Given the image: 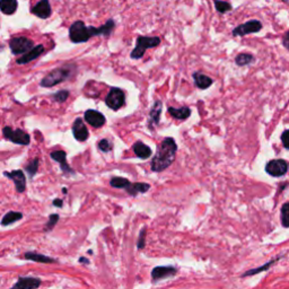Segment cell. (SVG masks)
<instances>
[{"mask_svg":"<svg viewBox=\"0 0 289 289\" xmlns=\"http://www.w3.org/2000/svg\"><path fill=\"white\" fill-rule=\"evenodd\" d=\"M281 141H283L284 147L286 149H289V129L284 131L283 134H281Z\"/></svg>","mask_w":289,"mask_h":289,"instance_id":"e575fe53","label":"cell"},{"mask_svg":"<svg viewBox=\"0 0 289 289\" xmlns=\"http://www.w3.org/2000/svg\"><path fill=\"white\" fill-rule=\"evenodd\" d=\"M253 60H254V58H253V56H252V54L241 53L236 57L235 62H236V65H239V66H246L248 64H251V62H253Z\"/></svg>","mask_w":289,"mask_h":289,"instance_id":"83f0119b","label":"cell"},{"mask_svg":"<svg viewBox=\"0 0 289 289\" xmlns=\"http://www.w3.org/2000/svg\"><path fill=\"white\" fill-rule=\"evenodd\" d=\"M261 28H262L261 22L253 20V21H250V22H246V23H244L242 25H240V26L234 28L233 35L234 36H244V35L252 34V33H257L259 31H261Z\"/></svg>","mask_w":289,"mask_h":289,"instance_id":"9c48e42d","label":"cell"},{"mask_svg":"<svg viewBox=\"0 0 289 289\" xmlns=\"http://www.w3.org/2000/svg\"><path fill=\"white\" fill-rule=\"evenodd\" d=\"M177 273V270L173 267H157L153 270L152 277L154 281L165 279V278H170Z\"/></svg>","mask_w":289,"mask_h":289,"instance_id":"e0dca14e","label":"cell"},{"mask_svg":"<svg viewBox=\"0 0 289 289\" xmlns=\"http://www.w3.org/2000/svg\"><path fill=\"white\" fill-rule=\"evenodd\" d=\"M22 218H23V215H22V213H18V211H9V213H7L2 217L1 225L2 226L12 225V224H14V222L21 221Z\"/></svg>","mask_w":289,"mask_h":289,"instance_id":"484cf974","label":"cell"},{"mask_svg":"<svg viewBox=\"0 0 289 289\" xmlns=\"http://www.w3.org/2000/svg\"><path fill=\"white\" fill-rule=\"evenodd\" d=\"M133 149L134 154H136L139 158H141V159L148 158V157L152 155V149L141 141H137L136 144H133Z\"/></svg>","mask_w":289,"mask_h":289,"instance_id":"ffe728a7","label":"cell"},{"mask_svg":"<svg viewBox=\"0 0 289 289\" xmlns=\"http://www.w3.org/2000/svg\"><path fill=\"white\" fill-rule=\"evenodd\" d=\"M162 102L160 101H156L154 107L152 108L151 112H149V119H148V127L151 129H154V127L156 124L159 123V119H160V113H162Z\"/></svg>","mask_w":289,"mask_h":289,"instance_id":"ac0fdd59","label":"cell"},{"mask_svg":"<svg viewBox=\"0 0 289 289\" xmlns=\"http://www.w3.org/2000/svg\"><path fill=\"white\" fill-rule=\"evenodd\" d=\"M281 1H284L285 3H287V5H289V0H281Z\"/></svg>","mask_w":289,"mask_h":289,"instance_id":"60d3db41","label":"cell"},{"mask_svg":"<svg viewBox=\"0 0 289 289\" xmlns=\"http://www.w3.org/2000/svg\"><path fill=\"white\" fill-rule=\"evenodd\" d=\"M168 112H170V114L173 116V118L178 120H186L191 115V110L188 107H183L180 109L168 108Z\"/></svg>","mask_w":289,"mask_h":289,"instance_id":"cb8c5ba5","label":"cell"},{"mask_svg":"<svg viewBox=\"0 0 289 289\" xmlns=\"http://www.w3.org/2000/svg\"><path fill=\"white\" fill-rule=\"evenodd\" d=\"M193 78H195L196 85L201 89H207L208 87H210L211 84H213V79L209 78V77L201 74V72H196L193 75Z\"/></svg>","mask_w":289,"mask_h":289,"instance_id":"d4e9b609","label":"cell"},{"mask_svg":"<svg viewBox=\"0 0 289 289\" xmlns=\"http://www.w3.org/2000/svg\"><path fill=\"white\" fill-rule=\"evenodd\" d=\"M25 259L31 260V261L39 262V263H56L58 262L56 259L46 257V255H43L41 253H36V252H26L25 253Z\"/></svg>","mask_w":289,"mask_h":289,"instance_id":"44dd1931","label":"cell"},{"mask_svg":"<svg viewBox=\"0 0 289 289\" xmlns=\"http://www.w3.org/2000/svg\"><path fill=\"white\" fill-rule=\"evenodd\" d=\"M58 222H59V215H57V214L50 215L49 221H47V222H46L45 226H44V230H45V232H49V230L53 229L54 226L57 225Z\"/></svg>","mask_w":289,"mask_h":289,"instance_id":"1f68e13d","label":"cell"},{"mask_svg":"<svg viewBox=\"0 0 289 289\" xmlns=\"http://www.w3.org/2000/svg\"><path fill=\"white\" fill-rule=\"evenodd\" d=\"M79 262L80 263H85V265H89V259H86V258H79Z\"/></svg>","mask_w":289,"mask_h":289,"instance_id":"ab89813d","label":"cell"},{"mask_svg":"<svg viewBox=\"0 0 289 289\" xmlns=\"http://www.w3.org/2000/svg\"><path fill=\"white\" fill-rule=\"evenodd\" d=\"M215 7H216V9H217V12L222 13V14H224V13L228 12V10L232 9V6H230L228 2L222 1V0H215Z\"/></svg>","mask_w":289,"mask_h":289,"instance_id":"4dcf8cb0","label":"cell"},{"mask_svg":"<svg viewBox=\"0 0 289 289\" xmlns=\"http://www.w3.org/2000/svg\"><path fill=\"white\" fill-rule=\"evenodd\" d=\"M114 26H115L114 21L110 20L103 25V26H101V27L89 26V28L90 36L93 38V36H97V35H110L112 33L113 28H114Z\"/></svg>","mask_w":289,"mask_h":289,"instance_id":"d6986e66","label":"cell"},{"mask_svg":"<svg viewBox=\"0 0 289 289\" xmlns=\"http://www.w3.org/2000/svg\"><path fill=\"white\" fill-rule=\"evenodd\" d=\"M2 133H3V137H5L7 140L12 141L14 144H17V145L26 146L30 144L31 141L30 134L24 133V131L21 129L14 130L10 127H5L2 130Z\"/></svg>","mask_w":289,"mask_h":289,"instance_id":"5b68a950","label":"cell"},{"mask_svg":"<svg viewBox=\"0 0 289 289\" xmlns=\"http://www.w3.org/2000/svg\"><path fill=\"white\" fill-rule=\"evenodd\" d=\"M267 173L271 175V177H283L287 173L288 171V163L284 159H273L267 164L266 166Z\"/></svg>","mask_w":289,"mask_h":289,"instance_id":"ba28073f","label":"cell"},{"mask_svg":"<svg viewBox=\"0 0 289 289\" xmlns=\"http://www.w3.org/2000/svg\"><path fill=\"white\" fill-rule=\"evenodd\" d=\"M105 103L111 110L118 111L119 109H121L124 103H126V95L122 89H118V87H113L108 94L107 98H105Z\"/></svg>","mask_w":289,"mask_h":289,"instance_id":"8992f818","label":"cell"},{"mask_svg":"<svg viewBox=\"0 0 289 289\" xmlns=\"http://www.w3.org/2000/svg\"><path fill=\"white\" fill-rule=\"evenodd\" d=\"M144 244H145V230H142L141 234H140V237H139V241H138V247L142 248L144 247Z\"/></svg>","mask_w":289,"mask_h":289,"instance_id":"8d00e7d4","label":"cell"},{"mask_svg":"<svg viewBox=\"0 0 289 289\" xmlns=\"http://www.w3.org/2000/svg\"><path fill=\"white\" fill-rule=\"evenodd\" d=\"M51 6L49 0H41L32 8V14H34L36 17L42 18V20H46L51 16Z\"/></svg>","mask_w":289,"mask_h":289,"instance_id":"5bb4252c","label":"cell"},{"mask_svg":"<svg viewBox=\"0 0 289 289\" xmlns=\"http://www.w3.org/2000/svg\"><path fill=\"white\" fill-rule=\"evenodd\" d=\"M91 38L89 28L82 21H77L69 28V39L72 43H84Z\"/></svg>","mask_w":289,"mask_h":289,"instance_id":"3957f363","label":"cell"},{"mask_svg":"<svg viewBox=\"0 0 289 289\" xmlns=\"http://www.w3.org/2000/svg\"><path fill=\"white\" fill-rule=\"evenodd\" d=\"M85 120L94 128H101L105 123V116L95 110H87L85 112Z\"/></svg>","mask_w":289,"mask_h":289,"instance_id":"9a60e30c","label":"cell"},{"mask_svg":"<svg viewBox=\"0 0 289 289\" xmlns=\"http://www.w3.org/2000/svg\"><path fill=\"white\" fill-rule=\"evenodd\" d=\"M72 70H74L72 66H65V67L54 69V70L51 71L49 75H46L44 78L41 80V86L52 87L54 85H57V84L65 82V80L70 78L72 75Z\"/></svg>","mask_w":289,"mask_h":289,"instance_id":"7a4b0ae2","label":"cell"},{"mask_svg":"<svg viewBox=\"0 0 289 289\" xmlns=\"http://www.w3.org/2000/svg\"><path fill=\"white\" fill-rule=\"evenodd\" d=\"M160 43V39L157 36L149 38V36H139L137 39V45L134 50L131 52V58L133 59H140L144 57L146 50L155 47Z\"/></svg>","mask_w":289,"mask_h":289,"instance_id":"277c9868","label":"cell"},{"mask_svg":"<svg viewBox=\"0 0 289 289\" xmlns=\"http://www.w3.org/2000/svg\"><path fill=\"white\" fill-rule=\"evenodd\" d=\"M72 133L76 140L78 141H86L89 137V133L87 130L85 123L82 119H76L74 124H72Z\"/></svg>","mask_w":289,"mask_h":289,"instance_id":"4fadbf2b","label":"cell"},{"mask_svg":"<svg viewBox=\"0 0 289 289\" xmlns=\"http://www.w3.org/2000/svg\"><path fill=\"white\" fill-rule=\"evenodd\" d=\"M274 263V260L273 261H271V262H269L268 265H266V266H263L262 268H260V269H255V270H251V271H248V272H246L244 274V276H251V274H254V273H258V272H261L262 270H265V269H269L270 268V266H272Z\"/></svg>","mask_w":289,"mask_h":289,"instance_id":"d590c367","label":"cell"},{"mask_svg":"<svg viewBox=\"0 0 289 289\" xmlns=\"http://www.w3.org/2000/svg\"><path fill=\"white\" fill-rule=\"evenodd\" d=\"M39 164H40L39 158H34L33 160H31V162L28 163L26 166H25V170H26L27 174L30 175L31 178L33 177H34V175L36 174V172H38V170H39Z\"/></svg>","mask_w":289,"mask_h":289,"instance_id":"f1b7e54d","label":"cell"},{"mask_svg":"<svg viewBox=\"0 0 289 289\" xmlns=\"http://www.w3.org/2000/svg\"><path fill=\"white\" fill-rule=\"evenodd\" d=\"M281 224L284 227H289V202L285 203L281 208Z\"/></svg>","mask_w":289,"mask_h":289,"instance_id":"f546056e","label":"cell"},{"mask_svg":"<svg viewBox=\"0 0 289 289\" xmlns=\"http://www.w3.org/2000/svg\"><path fill=\"white\" fill-rule=\"evenodd\" d=\"M178 146L173 138H165L157 149L156 155L152 160V170L154 172H162L174 162Z\"/></svg>","mask_w":289,"mask_h":289,"instance_id":"6da1fadb","label":"cell"},{"mask_svg":"<svg viewBox=\"0 0 289 289\" xmlns=\"http://www.w3.org/2000/svg\"><path fill=\"white\" fill-rule=\"evenodd\" d=\"M17 0H0V10L5 15H13L17 10Z\"/></svg>","mask_w":289,"mask_h":289,"instance_id":"7402d4cb","label":"cell"},{"mask_svg":"<svg viewBox=\"0 0 289 289\" xmlns=\"http://www.w3.org/2000/svg\"><path fill=\"white\" fill-rule=\"evenodd\" d=\"M151 185L147 183H130L126 189V191L131 196H136L138 193H145L147 192Z\"/></svg>","mask_w":289,"mask_h":289,"instance_id":"603a6c76","label":"cell"},{"mask_svg":"<svg viewBox=\"0 0 289 289\" xmlns=\"http://www.w3.org/2000/svg\"><path fill=\"white\" fill-rule=\"evenodd\" d=\"M51 158L53 160H56L60 164V167H61V171L64 172V174L66 175H74L75 174V171L72 170V168L68 165L67 163V154L64 151H54L50 154Z\"/></svg>","mask_w":289,"mask_h":289,"instance_id":"8fae6325","label":"cell"},{"mask_svg":"<svg viewBox=\"0 0 289 289\" xmlns=\"http://www.w3.org/2000/svg\"><path fill=\"white\" fill-rule=\"evenodd\" d=\"M41 286V280L33 277H21L10 289H38Z\"/></svg>","mask_w":289,"mask_h":289,"instance_id":"7c38bea8","label":"cell"},{"mask_svg":"<svg viewBox=\"0 0 289 289\" xmlns=\"http://www.w3.org/2000/svg\"><path fill=\"white\" fill-rule=\"evenodd\" d=\"M62 192H64V193H67V189H66V188L62 189Z\"/></svg>","mask_w":289,"mask_h":289,"instance_id":"b9f144b4","label":"cell"},{"mask_svg":"<svg viewBox=\"0 0 289 289\" xmlns=\"http://www.w3.org/2000/svg\"><path fill=\"white\" fill-rule=\"evenodd\" d=\"M283 44L284 46L286 47L287 50H289V31L286 33V34L284 35V39H283Z\"/></svg>","mask_w":289,"mask_h":289,"instance_id":"74e56055","label":"cell"},{"mask_svg":"<svg viewBox=\"0 0 289 289\" xmlns=\"http://www.w3.org/2000/svg\"><path fill=\"white\" fill-rule=\"evenodd\" d=\"M43 52H44V46H43L42 44L36 45V46L33 47L32 50L28 51L27 53H25L24 56H22L20 59H17V64L18 65L28 64V62L38 59V58L41 56Z\"/></svg>","mask_w":289,"mask_h":289,"instance_id":"2e32d148","label":"cell"},{"mask_svg":"<svg viewBox=\"0 0 289 289\" xmlns=\"http://www.w3.org/2000/svg\"><path fill=\"white\" fill-rule=\"evenodd\" d=\"M98 149L104 153H108L112 149V144L108 139H102V140L98 142Z\"/></svg>","mask_w":289,"mask_h":289,"instance_id":"836d02e7","label":"cell"},{"mask_svg":"<svg viewBox=\"0 0 289 289\" xmlns=\"http://www.w3.org/2000/svg\"><path fill=\"white\" fill-rule=\"evenodd\" d=\"M62 203H64V202H62L61 199H56V200L53 201V204L56 207H58V208H61L62 207Z\"/></svg>","mask_w":289,"mask_h":289,"instance_id":"f35d334b","label":"cell"},{"mask_svg":"<svg viewBox=\"0 0 289 289\" xmlns=\"http://www.w3.org/2000/svg\"><path fill=\"white\" fill-rule=\"evenodd\" d=\"M9 46L14 54H25L34 47V43L27 38H14L9 41Z\"/></svg>","mask_w":289,"mask_h":289,"instance_id":"52a82bcc","label":"cell"},{"mask_svg":"<svg viewBox=\"0 0 289 289\" xmlns=\"http://www.w3.org/2000/svg\"><path fill=\"white\" fill-rule=\"evenodd\" d=\"M3 175L15 183L17 192L23 193L25 191V189H26V178H25L23 171L15 170L13 172H3Z\"/></svg>","mask_w":289,"mask_h":289,"instance_id":"30bf717a","label":"cell"},{"mask_svg":"<svg viewBox=\"0 0 289 289\" xmlns=\"http://www.w3.org/2000/svg\"><path fill=\"white\" fill-rule=\"evenodd\" d=\"M110 184L116 189H127L128 185L130 184V182L124 178H113L111 182H110Z\"/></svg>","mask_w":289,"mask_h":289,"instance_id":"4316f807","label":"cell"},{"mask_svg":"<svg viewBox=\"0 0 289 289\" xmlns=\"http://www.w3.org/2000/svg\"><path fill=\"white\" fill-rule=\"evenodd\" d=\"M69 97V91L68 90H59L54 94V101L58 102V103H64V102L67 101Z\"/></svg>","mask_w":289,"mask_h":289,"instance_id":"d6a6232c","label":"cell"}]
</instances>
